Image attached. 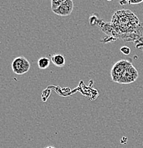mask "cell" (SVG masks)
<instances>
[{"label":"cell","instance_id":"6da1fadb","mask_svg":"<svg viewBox=\"0 0 143 148\" xmlns=\"http://www.w3.org/2000/svg\"><path fill=\"white\" fill-rule=\"evenodd\" d=\"M31 64L27 58L24 56H19L14 59L12 63V69L14 73L23 75L30 70Z\"/></svg>","mask_w":143,"mask_h":148},{"label":"cell","instance_id":"7a4b0ae2","mask_svg":"<svg viewBox=\"0 0 143 148\" xmlns=\"http://www.w3.org/2000/svg\"><path fill=\"white\" fill-rule=\"evenodd\" d=\"M131 64V63L127 60H120L115 63L110 71V75L113 81L118 83L122 74Z\"/></svg>","mask_w":143,"mask_h":148},{"label":"cell","instance_id":"3957f363","mask_svg":"<svg viewBox=\"0 0 143 148\" xmlns=\"http://www.w3.org/2000/svg\"><path fill=\"white\" fill-rule=\"evenodd\" d=\"M138 75L139 74H138L137 69L134 67L133 64H131L122 74L120 79L118 81V83L130 84V83L135 82L136 81L137 78H138Z\"/></svg>","mask_w":143,"mask_h":148},{"label":"cell","instance_id":"277c9868","mask_svg":"<svg viewBox=\"0 0 143 148\" xmlns=\"http://www.w3.org/2000/svg\"><path fill=\"white\" fill-rule=\"evenodd\" d=\"M74 7L73 0H66L57 9L53 11L54 14L60 16H68L71 14Z\"/></svg>","mask_w":143,"mask_h":148},{"label":"cell","instance_id":"5b68a950","mask_svg":"<svg viewBox=\"0 0 143 148\" xmlns=\"http://www.w3.org/2000/svg\"><path fill=\"white\" fill-rule=\"evenodd\" d=\"M51 61L55 66L61 68L65 66V57L61 54H55L51 57Z\"/></svg>","mask_w":143,"mask_h":148},{"label":"cell","instance_id":"8992f818","mask_svg":"<svg viewBox=\"0 0 143 148\" xmlns=\"http://www.w3.org/2000/svg\"><path fill=\"white\" fill-rule=\"evenodd\" d=\"M50 59L48 58L47 57H41V58H39L38 61V68L41 70H44V69H47L49 68V66H50Z\"/></svg>","mask_w":143,"mask_h":148},{"label":"cell","instance_id":"52a82bcc","mask_svg":"<svg viewBox=\"0 0 143 148\" xmlns=\"http://www.w3.org/2000/svg\"><path fill=\"white\" fill-rule=\"evenodd\" d=\"M66 0H51V10L53 12V10L56 9L61 5L62 3H64Z\"/></svg>","mask_w":143,"mask_h":148},{"label":"cell","instance_id":"ba28073f","mask_svg":"<svg viewBox=\"0 0 143 148\" xmlns=\"http://www.w3.org/2000/svg\"><path fill=\"white\" fill-rule=\"evenodd\" d=\"M120 51L125 55H129L130 53V49L128 46H122L120 49Z\"/></svg>","mask_w":143,"mask_h":148},{"label":"cell","instance_id":"9c48e42d","mask_svg":"<svg viewBox=\"0 0 143 148\" xmlns=\"http://www.w3.org/2000/svg\"><path fill=\"white\" fill-rule=\"evenodd\" d=\"M142 2H143V0H128L127 4L130 5H135V4H140Z\"/></svg>","mask_w":143,"mask_h":148},{"label":"cell","instance_id":"30bf717a","mask_svg":"<svg viewBox=\"0 0 143 148\" xmlns=\"http://www.w3.org/2000/svg\"><path fill=\"white\" fill-rule=\"evenodd\" d=\"M127 2H128V0H121V1H120V4L123 6V5H125V4H127Z\"/></svg>","mask_w":143,"mask_h":148},{"label":"cell","instance_id":"8fae6325","mask_svg":"<svg viewBox=\"0 0 143 148\" xmlns=\"http://www.w3.org/2000/svg\"><path fill=\"white\" fill-rule=\"evenodd\" d=\"M45 148H55L54 147H52V146H49V147H47Z\"/></svg>","mask_w":143,"mask_h":148},{"label":"cell","instance_id":"7c38bea8","mask_svg":"<svg viewBox=\"0 0 143 148\" xmlns=\"http://www.w3.org/2000/svg\"><path fill=\"white\" fill-rule=\"evenodd\" d=\"M107 1H112V0H107Z\"/></svg>","mask_w":143,"mask_h":148}]
</instances>
